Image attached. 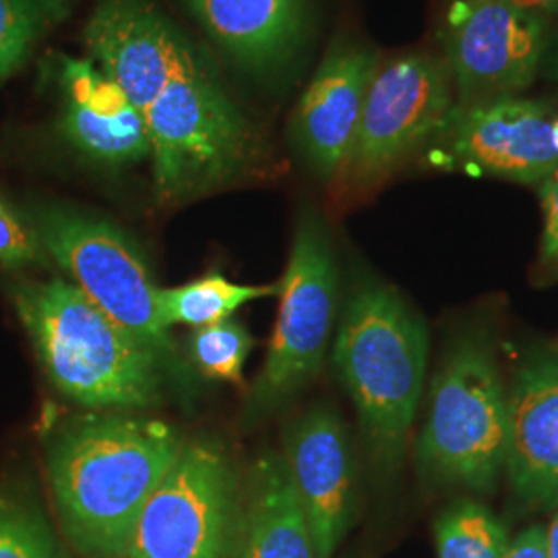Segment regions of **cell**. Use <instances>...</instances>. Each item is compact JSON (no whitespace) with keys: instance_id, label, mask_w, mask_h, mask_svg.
Masks as SVG:
<instances>
[{"instance_id":"6da1fadb","label":"cell","mask_w":558,"mask_h":558,"mask_svg":"<svg viewBox=\"0 0 558 558\" xmlns=\"http://www.w3.org/2000/svg\"><path fill=\"white\" fill-rule=\"evenodd\" d=\"M83 40L145 120L158 205L207 197L265 166V137L211 54L154 0H96Z\"/></svg>"},{"instance_id":"7a4b0ae2","label":"cell","mask_w":558,"mask_h":558,"mask_svg":"<svg viewBox=\"0 0 558 558\" xmlns=\"http://www.w3.org/2000/svg\"><path fill=\"white\" fill-rule=\"evenodd\" d=\"M184 439L158 418L98 412L66 422L46 472L60 530L83 558H124L141 513Z\"/></svg>"},{"instance_id":"3957f363","label":"cell","mask_w":558,"mask_h":558,"mask_svg":"<svg viewBox=\"0 0 558 558\" xmlns=\"http://www.w3.org/2000/svg\"><path fill=\"white\" fill-rule=\"evenodd\" d=\"M428 331L398 290L359 279L333 341V364L359 414L360 435L380 476L398 474L418 416Z\"/></svg>"},{"instance_id":"277c9868","label":"cell","mask_w":558,"mask_h":558,"mask_svg":"<svg viewBox=\"0 0 558 558\" xmlns=\"http://www.w3.org/2000/svg\"><path fill=\"white\" fill-rule=\"evenodd\" d=\"M11 299L62 396L96 412H141L161 403L170 375L160 359L71 279H21Z\"/></svg>"},{"instance_id":"5b68a950","label":"cell","mask_w":558,"mask_h":558,"mask_svg":"<svg viewBox=\"0 0 558 558\" xmlns=\"http://www.w3.org/2000/svg\"><path fill=\"white\" fill-rule=\"evenodd\" d=\"M507 430L509 391L493 345L478 336L458 339L430 380L416 440L420 474L490 495L505 472Z\"/></svg>"},{"instance_id":"8992f818","label":"cell","mask_w":558,"mask_h":558,"mask_svg":"<svg viewBox=\"0 0 558 558\" xmlns=\"http://www.w3.org/2000/svg\"><path fill=\"white\" fill-rule=\"evenodd\" d=\"M48 259L133 338L145 343L170 379L189 387L193 373L158 313L156 279L137 242L117 223L69 205H36L25 214Z\"/></svg>"},{"instance_id":"52a82bcc","label":"cell","mask_w":558,"mask_h":558,"mask_svg":"<svg viewBox=\"0 0 558 558\" xmlns=\"http://www.w3.org/2000/svg\"><path fill=\"white\" fill-rule=\"evenodd\" d=\"M338 290L329 228L317 209L304 207L278 281L276 329L240 414L244 424L269 418L317 379L338 319Z\"/></svg>"},{"instance_id":"ba28073f","label":"cell","mask_w":558,"mask_h":558,"mask_svg":"<svg viewBox=\"0 0 558 558\" xmlns=\"http://www.w3.org/2000/svg\"><path fill=\"white\" fill-rule=\"evenodd\" d=\"M246 482L216 437L184 440L147 500L124 558H240Z\"/></svg>"},{"instance_id":"9c48e42d","label":"cell","mask_w":558,"mask_h":558,"mask_svg":"<svg viewBox=\"0 0 558 558\" xmlns=\"http://www.w3.org/2000/svg\"><path fill=\"white\" fill-rule=\"evenodd\" d=\"M453 108V80L445 59L408 52L380 62L350 158L336 184L345 193L375 189L412 151L435 137Z\"/></svg>"},{"instance_id":"30bf717a","label":"cell","mask_w":558,"mask_h":558,"mask_svg":"<svg viewBox=\"0 0 558 558\" xmlns=\"http://www.w3.org/2000/svg\"><path fill=\"white\" fill-rule=\"evenodd\" d=\"M550 27L505 0H451L440 38L456 108L518 98L539 75Z\"/></svg>"},{"instance_id":"8fae6325","label":"cell","mask_w":558,"mask_h":558,"mask_svg":"<svg viewBox=\"0 0 558 558\" xmlns=\"http://www.w3.org/2000/svg\"><path fill=\"white\" fill-rule=\"evenodd\" d=\"M557 117L550 104L525 98L453 108L428 143L447 163L472 174L539 184L558 170Z\"/></svg>"},{"instance_id":"7c38bea8","label":"cell","mask_w":558,"mask_h":558,"mask_svg":"<svg viewBox=\"0 0 558 558\" xmlns=\"http://www.w3.org/2000/svg\"><path fill=\"white\" fill-rule=\"evenodd\" d=\"M288 476L308 527L315 557L333 558L359 518V463L338 412L317 403L283 430Z\"/></svg>"},{"instance_id":"4fadbf2b","label":"cell","mask_w":558,"mask_h":558,"mask_svg":"<svg viewBox=\"0 0 558 558\" xmlns=\"http://www.w3.org/2000/svg\"><path fill=\"white\" fill-rule=\"evenodd\" d=\"M380 62L377 48L341 36L300 96L290 137L306 168L323 182L336 184L345 168Z\"/></svg>"},{"instance_id":"5bb4252c","label":"cell","mask_w":558,"mask_h":558,"mask_svg":"<svg viewBox=\"0 0 558 558\" xmlns=\"http://www.w3.org/2000/svg\"><path fill=\"white\" fill-rule=\"evenodd\" d=\"M59 85V133L85 160L104 168H126L151 158L145 120L92 59H54Z\"/></svg>"},{"instance_id":"9a60e30c","label":"cell","mask_w":558,"mask_h":558,"mask_svg":"<svg viewBox=\"0 0 558 558\" xmlns=\"http://www.w3.org/2000/svg\"><path fill=\"white\" fill-rule=\"evenodd\" d=\"M505 476L523 505L558 509V356L519 368L509 391Z\"/></svg>"},{"instance_id":"2e32d148","label":"cell","mask_w":558,"mask_h":558,"mask_svg":"<svg viewBox=\"0 0 558 558\" xmlns=\"http://www.w3.org/2000/svg\"><path fill=\"white\" fill-rule=\"evenodd\" d=\"M228 59L265 73L292 59L306 34L304 0H184Z\"/></svg>"},{"instance_id":"e0dca14e","label":"cell","mask_w":558,"mask_h":558,"mask_svg":"<svg viewBox=\"0 0 558 558\" xmlns=\"http://www.w3.org/2000/svg\"><path fill=\"white\" fill-rule=\"evenodd\" d=\"M240 558H317L281 451H265L246 472Z\"/></svg>"},{"instance_id":"ac0fdd59","label":"cell","mask_w":558,"mask_h":558,"mask_svg":"<svg viewBox=\"0 0 558 558\" xmlns=\"http://www.w3.org/2000/svg\"><path fill=\"white\" fill-rule=\"evenodd\" d=\"M267 296H278V281L269 286H253L211 271L177 288H160L158 313L166 329L177 325L199 329L232 319L244 304Z\"/></svg>"},{"instance_id":"d6986e66","label":"cell","mask_w":558,"mask_h":558,"mask_svg":"<svg viewBox=\"0 0 558 558\" xmlns=\"http://www.w3.org/2000/svg\"><path fill=\"white\" fill-rule=\"evenodd\" d=\"M81 0H0V80L15 75Z\"/></svg>"},{"instance_id":"ffe728a7","label":"cell","mask_w":558,"mask_h":558,"mask_svg":"<svg viewBox=\"0 0 558 558\" xmlns=\"http://www.w3.org/2000/svg\"><path fill=\"white\" fill-rule=\"evenodd\" d=\"M509 542L505 523L478 500H458L435 521L439 558H505Z\"/></svg>"},{"instance_id":"44dd1931","label":"cell","mask_w":558,"mask_h":558,"mask_svg":"<svg viewBox=\"0 0 558 558\" xmlns=\"http://www.w3.org/2000/svg\"><path fill=\"white\" fill-rule=\"evenodd\" d=\"M251 350V333L234 319L199 327L189 339V356L201 375L234 385L242 383L244 364Z\"/></svg>"},{"instance_id":"7402d4cb","label":"cell","mask_w":558,"mask_h":558,"mask_svg":"<svg viewBox=\"0 0 558 558\" xmlns=\"http://www.w3.org/2000/svg\"><path fill=\"white\" fill-rule=\"evenodd\" d=\"M0 558H57V542L36 500L0 495Z\"/></svg>"},{"instance_id":"603a6c76","label":"cell","mask_w":558,"mask_h":558,"mask_svg":"<svg viewBox=\"0 0 558 558\" xmlns=\"http://www.w3.org/2000/svg\"><path fill=\"white\" fill-rule=\"evenodd\" d=\"M46 259L29 218L0 193V265L20 269Z\"/></svg>"},{"instance_id":"cb8c5ba5","label":"cell","mask_w":558,"mask_h":558,"mask_svg":"<svg viewBox=\"0 0 558 558\" xmlns=\"http://www.w3.org/2000/svg\"><path fill=\"white\" fill-rule=\"evenodd\" d=\"M539 203L544 211L539 259L544 269L558 278V170L539 182Z\"/></svg>"},{"instance_id":"d4e9b609","label":"cell","mask_w":558,"mask_h":558,"mask_svg":"<svg viewBox=\"0 0 558 558\" xmlns=\"http://www.w3.org/2000/svg\"><path fill=\"white\" fill-rule=\"evenodd\" d=\"M505 558H548L546 555V527L532 525L519 532L509 542Z\"/></svg>"},{"instance_id":"484cf974","label":"cell","mask_w":558,"mask_h":558,"mask_svg":"<svg viewBox=\"0 0 558 558\" xmlns=\"http://www.w3.org/2000/svg\"><path fill=\"white\" fill-rule=\"evenodd\" d=\"M539 77L548 81H558V23L550 27L546 50L539 64Z\"/></svg>"},{"instance_id":"4316f807","label":"cell","mask_w":558,"mask_h":558,"mask_svg":"<svg viewBox=\"0 0 558 558\" xmlns=\"http://www.w3.org/2000/svg\"><path fill=\"white\" fill-rule=\"evenodd\" d=\"M505 2L542 20L553 21V17L558 15V0H505Z\"/></svg>"},{"instance_id":"83f0119b","label":"cell","mask_w":558,"mask_h":558,"mask_svg":"<svg viewBox=\"0 0 558 558\" xmlns=\"http://www.w3.org/2000/svg\"><path fill=\"white\" fill-rule=\"evenodd\" d=\"M546 555L548 558H558V513L546 527Z\"/></svg>"},{"instance_id":"f1b7e54d","label":"cell","mask_w":558,"mask_h":558,"mask_svg":"<svg viewBox=\"0 0 558 558\" xmlns=\"http://www.w3.org/2000/svg\"><path fill=\"white\" fill-rule=\"evenodd\" d=\"M553 145H555V149H557L558 154V117L553 122Z\"/></svg>"}]
</instances>
